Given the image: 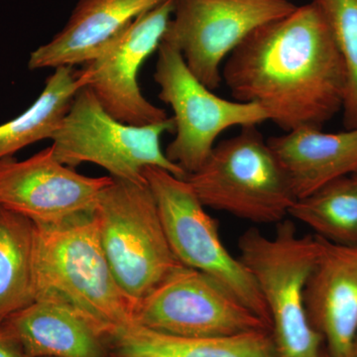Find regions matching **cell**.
Listing matches in <instances>:
<instances>
[{
  "label": "cell",
  "instance_id": "19",
  "mask_svg": "<svg viewBox=\"0 0 357 357\" xmlns=\"http://www.w3.org/2000/svg\"><path fill=\"white\" fill-rule=\"evenodd\" d=\"M35 225L0 206V325L35 302Z\"/></svg>",
  "mask_w": 357,
  "mask_h": 357
},
{
  "label": "cell",
  "instance_id": "9",
  "mask_svg": "<svg viewBox=\"0 0 357 357\" xmlns=\"http://www.w3.org/2000/svg\"><path fill=\"white\" fill-rule=\"evenodd\" d=\"M296 7L290 0H176L163 41L177 48L192 74L213 91L230 54L257 28Z\"/></svg>",
  "mask_w": 357,
  "mask_h": 357
},
{
  "label": "cell",
  "instance_id": "2",
  "mask_svg": "<svg viewBox=\"0 0 357 357\" xmlns=\"http://www.w3.org/2000/svg\"><path fill=\"white\" fill-rule=\"evenodd\" d=\"M34 225L35 301L68 305L102 335L133 321L135 303L115 280L93 211Z\"/></svg>",
  "mask_w": 357,
  "mask_h": 357
},
{
  "label": "cell",
  "instance_id": "12",
  "mask_svg": "<svg viewBox=\"0 0 357 357\" xmlns=\"http://www.w3.org/2000/svg\"><path fill=\"white\" fill-rule=\"evenodd\" d=\"M114 178L86 177L61 163L52 146L28 159H0V206L51 225L95 211L100 194Z\"/></svg>",
  "mask_w": 357,
  "mask_h": 357
},
{
  "label": "cell",
  "instance_id": "23",
  "mask_svg": "<svg viewBox=\"0 0 357 357\" xmlns=\"http://www.w3.org/2000/svg\"><path fill=\"white\" fill-rule=\"evenodd\" d=\"M347 357H357V335L356 338H354V342H352L351 351H349Z\"/></svg>",
  "mask_w": 357,
  "mask_h": 357
},
{
  "label": "cell",
  "instance_id": "14",
  "mask_svg": "<svg viewBox=\"0 0 357 357\" xmlns=\"http://www.w3.org/2000/svg\"><path fill=\"white\" fill-rule=\"evenodd\" d=\"M164 0H79L63 29L32 52L30 70L84 65L132 21Z\"/></svg>",
  "mask_w": 357,
  "mask_h": 357
},
{
  "label": "cell",
  "instance_id": "3",
  "mask_svg": "<svg viewBox=\"0 0 357 357\" xmlns=\"http://www.w3.org/2000/svg\"><path fill=\"white\" fill-rule=\"evenodd\" d=\"M239 260L255 279L266 305L278 357H321L324 340L307 317L305 294L318 260L319 239L300 236L284 220L268 237L246 230L238 239Z\"/></svg>",
  "mask_w": 357,
  "mask_h": 357
},
{
  "label": "cell",
  "instance_id": "24",
  "mask_svg": "<svg viewBox=\"0 0 357 357\" xmlns=\"http://www.w3.org/2000/svg\"><path fill=\"white\" fill-rule=\"evenodd\" d=\"M321 357H328V354H326V352L325 351H324V354L323 356H321Z\"/></svg>",
  "mask_w": 357,
  "mask_h": 357
},
{
  "label": "cell",
  "instance_id": "4",
  "mask_svg": "<svg viewBox=\"0 0 357 357\" xmlns=\"http://www.w3.org/2000/svg\"><path fill=\"white\" fill-rule=\"evenodd\" d=\"M93 213L115 280L135 306L184 266L171 248L146 181L114 178Z\"/></svg>",
  "mask_w": 357,
  "mask_h": 357
},
{
  "label": "cell",
  "instance_id": "10",
  "mask_svg": "<svg viewBox=\"0 0 357 357\" xmlns=\"http://www.w3.org/2000/svg\"><path fill=\"white\" fill-rule=\"evenodd\" d=\"M133 323L167 335L223 337L271 331L208 275L183 266L136 304Z\"/></svg>",
  "mask_w": 357,
  "mask_h": 357
},
{
  "label": "cell",
  "instance_id": "1",
  "mask_svg": "<svg viewBox=\"0 0 357 357\" xmlns=\"http://www.w3.org/2000/svg\"><path fill=\"white\" fill-rule=\"evenodd\" d=\"M222 77L234 100L255 103L285 132L321 128L344 105V62L312 0L251 33L225 60Z\"/></svg>",
  "mask_w": 357,
  "mask_h": 357
},
{
  "label": "cell",
  "instance_id": "17",
  "mask_svg": "<svg viewBox=\"0 0 357 357\" xmlns=\"http://www.w3.org/2000/svg\"><path fill=\"white\" fill-rule=\"evenodd\" d=\"M102 337L112 357H278L271 331L189 337L155 332L130 321Z\"/></svg>",
  "mask_w": 357,
  "mask_h": 357
},
{
  "label": "cell",
  "instance_id": "7",
  "mask_svg": "<svg viewBox=\"0 0 357 357\" xmlns=\"http://www.w3.org/2000/svg\"><path fill=\"white\" fill-rule=\"evenodd\" d=\"M143 177L153 194L178 261L217 281L270 326L257 284L239 258L225 248L217 222L208 215L189 182L158 167H146Z\"/></svg>",
  "mask_w": 357,
  "mask_h": 357
},
{
  "label": "cell",
  "instance_id": "21",
  "mask_svg": "<svg viewBox=\"0 0 357 357\" xmlns=\"http://www.w3.org/2000/svg\"><path fill=\"white\" fill-rule=\"evenodd\" d=\"M332 29L345 70L342 112L347 129L357 128V0H312Z\"/></svg>",
  "mask_w": 357,
  "mask_h": 357
},
{
  "label": "cell",
  "instance_id": "18",
  "mask_svg": "<svg viewBox=\"0 0 357 357\" xmlns=\"http://www.w3.org/2000/svg\"><path fill=\"white\" fill-rule=\"evenodd\" d=\"M84 86L74 67L55 69L31 107L0 126V159L13 156L38 141L52 139L77 91Z\"/></svg>",
  "mask_w": 357,
  "mask_h": 357
},
{
  "label": "cell",
  "instance_id": "5",
  "mask_svg": "<svg viewBox=\"0 0 357 357\" xmlns=\"http://www.w3.org/2000/svg\"><path fill=\"white\" fill-rule=\"evenodd\" d=\"M185 180L206 208L258 225L285 220L297 201L257 126L217 143L204 165Z\"/></svg>",
  "mask_w": 357,
  "mask_h": 357
},
{
  "label": "cell",
  "instance_id": "25",
  "mask_svg": "<svg viewBox=\"0 0 357 357\" xmlns=\"http://www.w3.org/2000/svg\"><path fill=\"white\" fill-rule=\"evenodd\" d=\"M351 176H354V177L356 178V180H357V173L354 174V175H351Z\"/></svg>",
  "mask_w": 357,
  "mask_h": 357
},
{
  "label": "cell",
  "instance_id": "15",
  "mask_svg": "<svg viewBox=\"0 0 357 357\" xmlns=\"http://www.w3.org/2000/svg\"><path fill=\"white\" fill-rule=\"evenodd\" d=\"M297 199L357 173V128L342 132L301 128L267 140Z\"/></svg>",
  "mask_w": 357,
  "mask_h": 357
},
{
  "label": "cell",
  "instance_id": "8",
  "mask_svg": "<svg viewBox=\"0 0 357 357\" xmlns=\"http://www.w3.org/2000/svg\"><path fill=\"white\" fill-rule=\"evenodd\" d=\"M154 79L159 98L174 112L176 136L167 147L168 159L187 175L210 156L218 136L227 129L258 126L268 121L255 103L225 100L213 93L185 65L182 54L162 40Z\"/></svg>",
  "mask_w": 357,
  "mask_h": 357
},
{
  "label": "cell",
  "instance_id": "20",
  "mask_svg": "<svg viewBox=\"0 0 357 357\" xmlns=\"http://www.w3.org/2000/svg\"><path fill=\"white\" fill-rule=\"evenodd\" d=\"M289 215L328 243L357 246L356 178H337L306 198L297 199Z\"/></svg>",
  "mask_w": 357,
  "mask_h": 357
},
{
  "label": "cell",
  "instance_id": "16",
  "mask_svg": "<svg viewBox=\"0 0 357 357\" xmlns=\"http://www.w3.org/2000/svg\"><path fill=\"white\" fill-rule=\"evenodd\" d=\"M32 357H112L100 333L68 305L36 300L0 325Z\"/></svg>",
  "mask_w": 357,
  "mask_h": 357
},
{
  "label": "cell",
  "instance_id": "22",
  "mask_svg": "<svg viewBox=\"0 0 357 357\" xmlns=\"http://www.w3.org/2000/svg\"><path fill=\"white\" fill-rule=\"evenodd\" d=\"M0 357H32L20 342L0 328Z\"/></svg>",
  "mask_w": 357,
  "mask_h": 357
},
{
  "label": "cell",
  "instance_id": "6",
  "mask_svg": "<svg viewBox=\"0 0 357 357\" xmlns=\"http://www.w3.org/2000/svg\"><path fill=\"white\" fill-rule=\"evenodd\" d=\"M175 131L172 117L151 126L117 121L103 109L88 86L77 91L52 141L56 158L70 168L93 163L116 180L144 181L146 167H158L176 177L187 173L168 159L161 146L164 133Z\"/></svg>",
  "mask_w": 357,
  "mask_h": 357
},
{
  "label": "cell",
  "instance_id": "13",
  "mask_svg": "<svg viewBox=\"0 0 357 357\" xmlns=\"http://www.w3.org/2000/svg\"><path fill=\"white\" fill-rule=\"evenodd\" d=\"M319 239L305 294L307 314L328 357H347L357 335V246Z\"/></svg>",
  "mask_w": 357,
  "mask_h": 357
},
{
  "label": "cell",
  "instance_id": "11",
  "mask_svg": "<svg viewBox=\"0 0 357 357\" xmlns=\"http://www.w3.org/2000/svg\"><path fill=\"white\" fill-rule=\"evenodd\" d=\"M175 2L164 0L141 14L79 72L84 86L91 89L103 109L117 121L145 126L169 119L165 110L143 96L138 73L158 50Z\"/></svg>",
  "mask_w": 357,
  "mask_h": 357
}]
</instances>
